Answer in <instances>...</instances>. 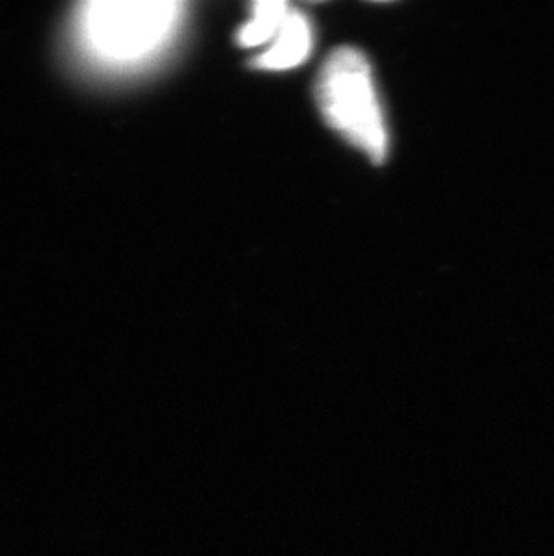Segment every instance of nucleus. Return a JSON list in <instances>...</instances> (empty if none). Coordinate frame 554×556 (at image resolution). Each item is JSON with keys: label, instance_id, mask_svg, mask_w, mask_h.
<instances>
[{"label": "nucleus", "instance_id": "obj_2", "mask_svg": "<svg viewBox=\"0 0 554 556\" xmlns=\"http://www.w3.org/2000/svg\"><path fill=\"white\" fill-rule=\"evenodd\" d=\"M325 122L375 164L388 157L389 136L372 65L353 48L335 49L315 85Z\"/></svg>", "mask_w": 554, "mask_h": 556}, {"label": "nucleus", "instance_id": "obj_3", "mask_svg": "<svg viewBox=\"0 0 554 556\" xmlns=\"http://www.w3.org/2000/svg\"><path fill=\"white\" fill-rule=\"evenodd\" d=\"M314 48V33L309 18L298 10L288 11L281 29L273 40V46L254 60V67L263 71H287L298 67L309 59Z\"/></svg>", "mask_w": 554, "mask_h": 556}, {"label": "nucleus", "instance_id": "obj_1", "mask_svg": "<svg viewBox=\"0 0 554 556\" xmlns=\"http://www.w3.org/2000/svg\"><path fill=\"white\" fill-rule=\"evenodd\" d=\"M182 2L92 0L74 11L68 43L76 59L101 73H126L161 54L184 16Z\"/></svg>", "mask_w": 554, "mask_h": 556}, {"label": "nucleus", "instance_id": "obj_4", "mask_svg": "<svg viewBox=\"0 0 554 556\" xmlns=\"http://www.w3.org/2000/svg\"><path fill=\"white\" fill-rule=\"evenodd\" d=\"M287 2L281 0H262L252 5L251 22H247L238 33V43L241 48H257L263 43L273 42L287 18Z\"/></svg>", "mask_w": 554, "mask_h": 556}]
</instances>
